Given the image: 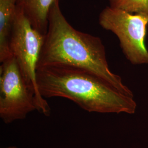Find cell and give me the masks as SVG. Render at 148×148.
Segmentation results:
<instances>
[{
	"label": "cell",
	"mask_w": 148,
	"mask_h": 148,
	"mask_svg": "<svg viewBox=\"0 0 148 148\" xmlns=\"http://www.w3.org/2000/svg\"><path fill=\"white\" fill-rule=\"evenodd\" d=\"M18 0H0V62L11 56L9 44Z\"/></svg>",
	"instance_id": "cell-7"
},
{
	"label": "cell",
	"mask_w": 148,
	"mask_h": 148,
	"mask_svg": "<svg viewBox=\"0 0 148 148\" xmlns=\"http://www.w3.org/2000/svg\"><path fill=\"white\" fill-rule=\"evenodd\" d=\"M56 1L18 0L17 5L21 8L32 27L45 35L48 27L49 10Z\"/></svg>",
	"instance_id": "cell-6"
},
{
	"label": "cell",
	"mask_w": 148,
	"mask_h": 148,
	"mask_svg": "<svg viewBox=\"0 0 148 148\" xmlns=\"http://www.w3.org/2000/svg\"><path fill=\"white\" fill-rule=\"evenodd\" d=\"M59 2L56 1L49 10L47 32L37 68L62 65L84 69L125 95L134 98L132 92L123 84L121 77L110 70L101 38L72 27L61 11Z\"/></svg>",
	"instance_id": "cell-1"
},
{
	"label": "cell",
	"mask_w": 148,
	"mask_h": 148,
	"mask_svg": "<svg viewBox=\"0 0 148 148\" xmlns=\"http://www.w3.org/2000/svg\"><path fill=\"white\" fill-rule=\"evenodd\" d=\"M36 81L44 98H66L90 112H136L137 103L133 97L84 69L62 65L38 67Z\"/></svg>",
	"instance_id": "cell-2"
},
{
	"label": "cell",
	"mask_w": 148,
	"mask_h": 148,
	"mask_svg": "<svg viewBox=\"0 0 148 148\" xmlns=\"http://www.w3.org/2000/svg\"><path fill=\"white\" fill-rule=\"evenodd\" d=\"M44 40L45 35L32 27L21 8L17 5L10 40V51L24 79L36 94L38 111L48 116L51 114V108L40 95L36 81L38 59Z\"/></svg>",
	"instance_id": "cell-3"
},
{
	"label": "cell",
	"mask_w": 148,
	"mask_h": 148,
	"mask_svg": "<svg viewBox=\"0 0 148 148\" xmlns=\"http://www.w3.org/2000/svg\"><path fill=\"white\" fill-rule=\"evenodd\" d=\"M99 23L115 34L126 58L133 65L148 64L145 40L148 17L108 6L99 16Z\"/></svg>",
	"instance_id": "cell-5"
},
{
	"label": "cell",
	"mask_w": 148,
	"mask_h": 148,
	"mask_svg": "<svg viewBox=\"0 0 148 148\" xmlns=\"http://www.w3.org/2000/svg\"><path fill=\"white\" fill-rule=\"evenodd\" d=\"M17 148L16 147H8V148Z\"/></svg>",
	"instance_id": "cell-9"
},
{
	"label": "cell",
	"mask_w": 148,
	"mask_h": 148,
	"mask_svg": "<svg viewBox=\"0 0 148 148\" xmlns=\"http://www.w3.org/2000/svg\"><path fill=\"white\" fill-rule=\"evenodd\" d=\"M111 7L148 17V0H109Z\"/></svg>",
	"instance_id": "cell-8"
},
{
	"label": "cell",
	"mask_w": 148,
	"mask_h": 148,
	"mask_svg": "<svg viewBox=\"0 0 148 148\" xmlns=\"http://www.w3.org/2000/svg\"><path fill=\"white\" fill-rule=\"evenodd\" d=\"M38 110L37 95L12 56L1 63L0 117L5 123L22 120Z\"/></svg>",
	"instance_id": "cell-4"
}]
</instances>
